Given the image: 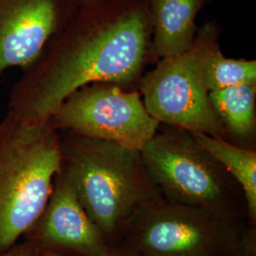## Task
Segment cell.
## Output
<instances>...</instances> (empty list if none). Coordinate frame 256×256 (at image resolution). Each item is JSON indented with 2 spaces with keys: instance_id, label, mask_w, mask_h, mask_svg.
Returning a JSON list of instances; mask_svg holds the SVG:
<instances>
[{
  "instance_id": "obj_1",
  "label": "cell",
  "mask_w": 256,
  "mask_h": 256,
  "mask_svg": "<svg viewBox=\"0 0 256 256\" xmlns=\"http://www.w3.org/2000/svg\"><path fill=\"white\" fill-rule=\"evenodd\" d=\"M152 34L149 0H98L79 5L45 57L14 86L10 115L45 124L74 92L92 82L126 84L146 62Z\"/></svg>"
},
{
  "instance_id": "obj_2",
  "label": "cell",
  "mask_w": 256,
  "mask_h": 256,
  "mask_svg": "<svg viewBox=\"0 0 256 256\" xmlns=\"http://www.w3.org/2000/svg\"><path fill=\"white\" fill-rule=\"evenodd\" d=\"M64 132L59 134L60 172L102 238L116 248L137 216L164 198L147 174L140 151Z\"/></svg>"
},
{
  "instance_id": "obj_3",
  "label": "cell",
  "mask_w": 256,
  "mask_h": 256,
  "mask_svg": "<svg viewBox=\"0 0 256 256\" xmlns=\"http://www.w3.org/2000/svg\"><path fill=\"white\" fill-rule=\"evenodd\" d=\"M59 131L12 115L0 124V252L20 241L45 209L61 171Z\"/></svg>"
},
{
  "instance_id": "obj_4",
  "label": "cell",
  "mask_w": 256,
  "mask_h": 256,
  "mask_svg": "<svg viewBox=\"0 0 256 256\" xmlns=\"http://www.w3.org/2000/svg\"><path fill=\"white\" fill-rule=\"evenodd\" d=\"M140 152L147 174L165 200L227 220H248L239 184L189 131L171 126L160 132L158 128Z\"/></svg>"
},
{
  "instance_id": "obj_5",
  "label": "cell",
  "mask_w": 256,
  "mask_h": 256,
  "mask_svg": "<svg viewBox=\"0 0 256 256\" xmlns=\"http://www.w3.org/2000/svg\"><path fill=\"white\" fill-rule=\"evenodd\" d=\"M256 225L160 200L142 210L117 248L132 256H239Z\"/></svg>"
},
{
  "instance_id": "obj_6",
  "label": "cell",
  "mask_w": 256,
  "mask_h": 256,
  "mask_svg": "<svg viewBox=\"0 0 256 256\" xmlns=\"http://www.w3.org/2000/svg\"><path fill=\"white\" fill-rule=\"evenodd\" d=\"M218 38L216 22L205 23L186 52L162 59L142 79L144 104L153 118L170 126L224 140L226 128L212 108L203 82V64L218 46Z\"/></svg>"
},
{
  "instance_id": "obj_7",
  "label": "cell",
  "mask_w": 256,
  "mask_h": 256,
  "mask_svg": "<svg viewBox=\"0 0 256 256\" xmlns=\"http://www.w3.org/2000/svg\"><path fill=\"white\" fill-rule=\"evenodd\" d=\"M48 122L57 131L118 142L140 151L154 137L160 122L147 111L137 92L117 84L92 82L70 94Z\"/></svg>"
},
{
  "instance_id": "obj_8",
  "label": "cell",
  "mask_w": 256,
  "mask_h": 256,
  "mask_svg": "<svg viewBox=\"0 0 256 256\" xmlns=\"http://www.w3.org/2000/svg\"><path fill=\"white\" fill-rule=\"evenodd\" d=\"M22 239L39 252L60 256H126L102 238L61 172L55 176L45 209Z\"/></svg>"
},
{
  "instance_id": "obj_9",
  "label": "cell",
  "mask_w": 256,
  "mask_h": 256,
  "mask_svg": "<svg viewBox=\"0 0 256 256\" xmlns=\"http://www.w3.org/2000/svg\"><path fill=\"white\" fill-rule=\"evenodd\" d=\"M77 7L75 0H0V77L34 64Z\"/></svg>"
},
{
  "instance_id": "obj_10",
  "label": "cell",
  "mask_w": 256,
  "mask_h": 256,
  "mask_svg": "<svg viewBox=\"0 0 256 256\" xmlns=\"http://www.w3.org/2000/svg\"><path fill=\"white\" fill-rule=\"evenodd\" d=\"M210 0H149L153 50L162 59L182 54L192 46L196 18Z\"/></svg>"
},
{
  "instance_id": "obj_11",
  "label": "cell",
  "mask_w": 256,
  "mask_h": 256,
  "mask_svg": "<svg viewBox=\"0 0 256 256\" xmlns=\"http://www.w3.org/2000/svg\"><path fill=\"white\" fill-rule=\"evenodd\" d=\"M194 142L216 158L241 187L247 202L248 216L250 224L256 222V153L236 146L223 138L202 133H192Z\"/></svg>"
},
{
  "instance_id": "obj_12",
  "label": "cell",
  "mask_w": 256,
  "mask_h": 256,
  "mask_svg": "<svg viewBox=\"0 0 256 256\" xmlns=\"http://www.w3.org/2000/svg\"><path fill=\"white\" fill-rule=\"evenodd\" d=\"M210 104L227 132L240 138L256 129V84H240L209 92Z\"/></svg>"
},
{
  "instance_id": "obj_13",
  "label": "cell",
  "mask_w": 256,
  "mask_h": 256,
  "mask_svg": "<svg viewBox=\"0 0 256 256\" xmlns=\"http://www.w3.org/2000/svg\"><path fill=\"white\" fill-rule=\"evenodd\" d=\"M203 82L208 92L256 84V62L226 58L216 46L203 64Z\"/></svg>"
},
{
  "instance_id": "obj_14",
  "label": "cell",
  "mask_w": 256,
  "mask_h": 256,
  "mask_svg": "<svg viewBox=\"0 0 256 256\" xmlns=\"http://www.w3.org/2000/svg\"><path fill=\"white\" fill-rule=\"evenodd\" d=\"M0 256H40V254L30 243L21 239L12 247L0 252Z\"/></svg>"
},
{
  "instance_id": "obj_15",
  "label": "cell",
  "mask_w": 256,
  "mask_h": 256,
  "mask_svg": "<svg viewBox=\"0 0 256 256\" xmlns=\"http://www.w3.org/2000/svg\"><path fill=\"white\" fill-rule=\"evenodd\" d=\"M39 252V250H38ZM39 254H40V256H58V254H52V252H39ZM130 256V254H128L126 252V256Z\"/></svg>"
},
{
  "instance_id": "obj_16",
  "label": "cell",
  "mask_w": 256,
  "mask_h": 256,
  "mask_svg": "<svg viewBox=\"0 0 256 256\" xmlns=\"http://www.w3.org/2000/svg\"><path fill=\"white\" fill-rule=\"evenodd\" d=\"M94 1H98V0H75V2L77 3V5H82V4H88V3H92Z\"/></svg>"
},
{
  "instance_id": "obj_17",
  "label": "cell",
  "mask_w": 256,
  "mask_h": 256,
  "mask_svg": "<svg viewBox=\"0 0 256 256\" xmlns=\"http://www.w3.org/2000/svg\"></svg>"
}]
</instances>
